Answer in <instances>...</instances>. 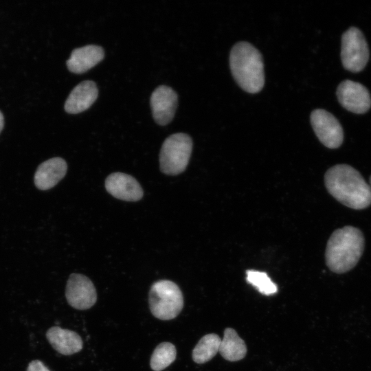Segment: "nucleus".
Masks as SVG:
<instances>
[{"label":"nucleus","instance_id":"obj_20","mask_svg":"<svg viewBox=\"0 0 371 371\" xmlns=\"http://www.w3.org/2000/svg\"><path fill=\"white\" fill-rule=\"evenodd\" d=\"M27 371H50L40 360H33L27 366Z\"/></svg>","mask_w":371,"mask_h":371},{"label":"nucleus","instance_id":"obj_18","mask_svg":"<svg viewBox=\"0 0 371 371\" xmlns=\"http://www.w3.org/2000/svg\"><path fill=\"white\" fill-rule=\"evenodd\" d=\"M177 350L170 342H162L154 350L150 360V366L154 371H161L169 366L175 359Z\"/></svg>","mask_w":371,"mask_h":371},{"label":"nucleus","instance_id":"obj_16","mask_svg":"<svg viewBox=\"0 0 371 371\" xmlns=\"http://www.w3.org/2000/svg\"><path fill=\"white\" fill-rule=\"evenodd\" d=\"M218 352L225 359L236 361L245 357L247 353V347L237 333L233 328H227L224 331V336L221 339Z\"/></svg>","mask_w":371,"mask_h":371},{"label":"nucleus","instance_id":"obj_5","mask_svg":"<svg viewBox=\"0 0 371 371\" xmlns=\"http://www.w3.org/2000/svg\"><path fill=\"white\" fill-rule=\"evenodd\" d=\"M192 150V141L188 135L178 133L168 137L159 153L161 171L168 175L183 172L188 164Z\"/></svg>","mask_w":371,"mask_h":371},{"label":"nucleus","instance_id":"obj_11","mask_svg":"<svg viewBox=\"0 0 371 371\" xmlns=\"http://www.w3.org/2000/svg\"><path fill=\"white\" fill-rule=\"evenodd\" d=\"M105 188L113 196L126 201H137L143 196V190L139 182L132 176L113 172L105 180Z\"/></svg>","mask_w":371,"mask_h":371},{"label":"nucleus","instance_id":"obj_12","mask_svg":"<svg viewBox=\"0 0 371 371\" xmlns=\"http://www.w3.org/2000/svg\"><path fill=\"white\" fill-rule=\"evenodd\" d=\"M67 165L60 157H54L41 163L34 174L36 187L47 190L55 186L66 175Z\"/></svg>","mask_w":371,"mask_h":371},{"label":"nucleus","instance_id":"obj_1","mask_svg":"<svg viewBox=\"0 0 371 371\" xmlns=\"http://www.w3.org/2000/svg\"><path fill=\"white\" fill-rule=\"evenodd\" d=\"M328 192L344 205L361 210L371 204V187L358 170L348 164H337L324 175Z\"/></svg>","mask_w":371,"mask_h":371},{"label":"nucleus","instance_id":"obj_3","mask_svg":"<svg viewBox=\"0 0 371 371\" xmlns=\"http://www.w3.org/2000/svg\"><path fill=\"white\" fill-rule=\"evenodd\" d=\"M229 66L232 74L244 91L256 93L265 84L264 64L260 52L249 43H236L231 49Z\"/></svg>","mask_w":371,"mask_h":371},{"label":"nucleus","instance_id":"obj_6","mask_svg":"<svg viewBox=\"0 0 371 371\" xmlns=\"http://www.w3.org/2000/svg\"><path fill=\"white\" fill-rule=\"evenodd\" d=\"M341 58L344 67L352 72H359L366 67L369 49L360 30L351 27L341 37Z\"/></svg>","mask_w":371,"mask_h":371},{"label":"nucleus","instance_id":"obj_10","mask_svg":"<svg viewBox=\"0 0 371 371\" xmlns=\"http://www.w3.org/2000/svg\"><path fill=\"white\" fill-rule=\"evenodd\" d=\"M177 94L170 87L161 85L150 97V107L155 121L159 125L168 124L174 117L177 106Z\"/></svg>","mask_w":371,"mask_h":371},{"label":"nucleus","instance_id":"obj_7","mask_svg":"<svg viewBox=\"0 0 371 371\" xmlns=\"http://www.w3.org/2000/svg\"><path fill=\"white\" fill-rule=\"evenodd\" d=\"M310 118L315 135L325 146L337 148L341 145L344 139L343 129L333 114L318 109L312 111Z\"/></svg>","mask_w":371,"mask_h":371},{"label":"nucleus","instance_id":"obj_8","mask_svg":"<svg viewBox=\"0 0 371 371\" xmlns=\"http://www.w3.org/2000/svg\"><path fill=\"white\" fill-rule=\"evenodd\" d=\"M68 304L77 310L91 308L97 301V293L91 280L85 275L72 273L69 276L65 289Z\"/></svg>","mask_w":371,"mask_h":371},{"label":"nucleus","instance_id":"obj_2","mask_svg":"<svg viewBox=\"0 0 371 371\" xmlns=\"http://www.w3.org/2000/svg\"><path fill=\"white\" fill-rule=\"evenodd\" d=\"M363 249L364 237L359 229L352 226L337 229L327 243L326 265L336 273L347 272L357 264Z\"/></svg>","mask_w":371,"mask_h":371},{"label":"nucleus","instance_id":"obj_19","mask_svg":"<svg viewBox=\"0 0 371 371\" xmlns=\"http://www.w3.org/2000/svg\"><path fill=\"white\" fill-rule=\"evenodd\" d=\"M247 282L256 287L258 291L265 295H272L278 291V287L265 272L247 270Z\"/></svg>","mask_w":371,"mask_h":371},{"label":"nucleus","instance_id":"obj_22","mask_svg":"<svg viewBox=\"0 0 371 371\" xmlns=\"http://www.w3.org/2000/svg\"><path fill=\"white\" fill-rule=\"evenodd\" d=\"M370 185H371V177H370Z\"/></svg>","mask_w":371,"mask_h":371},{"label":"nucleus","instance_id":"obj_21","mask_svg":"<svg viewBox=\"0 0 371 371\" xmlns=\"http://www.w3.org/2000/svg\"><path fill=\"white\" fill-rule=\"evenodd\" d=\"M4 119L2 113L0 111V133L3 127Z\"/></svg>","mask_w":371,"mask_h":371},{"label":"nucleus","instance_id":"obj_15","mask_svg":"<svg viewBox=\"0 0 371 371\" xmlns=\"http://www.w3.org/2000/svg\"><path fill=\"white\" fill-rule=\"evenodd\" d=\"M104 56L102 47L95 45H89L73 50L67 60L68 69L75 74H82L98 63Z\"/></svg>","mask_w":371,"mask_h":371},{"label":"nucleus","instance_id":"obj_4","mask_svg":"<svg viewBox=\"0 0 371 371\" xmlns=\"http://www.w3.org/2000/svg\"><path fill=\"white\" fill-rule=\"evenodd\" d=\"M148 302L154 317L161 320H170L181 311L183 297L181 289L174 282L161 280L152 284Z\"/></svg>","mask_w":371,"mask_h":371},{"label":"nucleus","instance_id":"obj_17","mask_svg":"<svg viewBox=\"0 0 371 371\" xmlns=\"http://www.w3.org/2000/svg\"><path fill=\"white\" fill-rule=\"evenodd\" d=\"M221 339L216 334L203 336L192 350V359L197 363H204L212 359L219 351Z\"/></svg>","mask_w":371,"mask_h":371},{"label":"nucleus","instance_id":"obj_14","mask_svg":"<svg viewBox=\"0 0 371 371\" xmlns=\"http://www.w3.org/2000/svg\"><path fill=\"white\" fill-rule=\"evenodd\" d=\"M46 338L52 348L63 355H71L82 349L83 342L75 331L52 326L46 332Z\"/></svg>","mask_w":371,"mask_h":371},{"label":"nucleus","instance_id":"obj_9","mask_svg":"<svg viewBox=\"0 0 371 371\" xmlns=\"http://www.w3.org/2000/svg\"><path fill=\"white\" fill-rule=\"evenodd\" d=\"M336 93L340 104L354 113H364L371 106L368 90L359 82L345 80L337 87Z\"/></svg>","mask_w":371,"mask_h":371},{"label":"nucleus","instance_id":"obj_13","mask_svg":"<svg viewBox=\"0 0 371 371\" xmlns=\"http://www.w3.org/2000/svg\"><path fill=\"white\" fill-rule=\"evenodd\" d=\"M98 90L95 83L85 80L76 86L65 103V110L71 114L89 109L97 99Z\"/></svg>","mask_w":371,"mask_h":371}]
</instances>
